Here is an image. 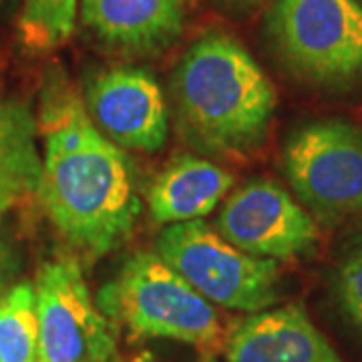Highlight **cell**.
I'll list each match as a JSON object with an SVG mask.
<instances>
[{
	"label": "cell",
	"instance_id": "1",
	"mask_svg": "<svg viewBox=\"0 0 362 362\" xmlns=\"http://www.w3.org/2000/svg\"><path fill=\"white\" fill-rule=\"evenodd\" d=\"M37 125L40 206L85 262L103 258L129 238L141 214L129 157L93 123L61 69L52 66L42 83Z\"/></svg>",
	"mask_w": 362,
	"mask_h": 362
},
{
	"label": "cell",
	"instance_id": "2",
	"mask_svg": "<svg viewBox=\"0 0 362 362\" xmlns=\"http://www.w3.org/2000/svg\"><path fill=\"white\" fill-rule=\"evenodd\" d=\"M180 123L195 147L238 156L259 147L276 111V89L232 35L207 33L183 54L173 81Z\"/></svg>",
	"mask_w": 362,
	"mask_h": 362
},
{
	"label": "cell",
	"instance_id": "3",
	"mask_svg": "<svg viewBox=\"0 0 362 362\" xmlns=\"http://www.w3.org/2000/svg\"><path fill=\"white\" fill-rule=\"evenodd\" d=\"M95 302L133 340L165 338L207 350L223 346L226 326L218 308L157 252L129 256L99 288Z\"/></svg>",
	"mask_w": 362,
	"mask_h": 362
},
{
	"label": "cell",
	"instance_id": "4",
	"mask_svg": "<svg viewBox=\"0 0 362 362\" xmlns=\"http://www.w3.org/2000/svg\"><path fill=\"white\" fill-rule=\"evenodd\" d=\"M156 252L214 306L252 314L280 298L278 262L238 250L204 220L168 226Z\"/></svg>",
	"mask_w": 362,
	"mask_h": 362
},
{
	"label": "cell",
	"instance_id": "5",
	"mask_svg": "<svg viewBox=\"0 0 362 362\" xmlns=\"http://www.w3.org/2000/svg\"><path fill=\"white\" fill-rule=\"evenodd\" d=\"M266 23L274 47L298 75L324 85L362 77L358 0H276Z\"/></svg>",
	"mask_w": 362,
	"mask_h": 362
},
{
	"label": "cell",
	"instance_id": "6",
	"mask_svg": "<svg viewBox=\"0 0 362 362\" xmlns=\"http://www.w3.org/2000/svg\"><path fill=\"white\" fill-rule=\"evenodd\" d=\"M284 171L300 204L320 218L362 209V127L326 119L292 133Z\"/></svg>",
	"mask_w": 362,
	"mask_h": 362
},
{
	"label": "cell",
	"instance_id": "7",
	"mask_svg": "<svg viewBox=\"0 0 362 362\" xmlns=\"http://www.w3.org/2000/svg\"><path fill=\"white\" fill-rule=\"evenodd\" d=\"M37 362H117V328L90 296L75 258L47 262L37 274Z\"/></svg>",
	"mask_w": 362,
	"mask_h": 362
},
{
	"label": "cell",
	"instance_id": "8",
	"mask_svg": "<svg viewBox=\"0 0 362 362\" xmlns=\"http://www.w3.org/2000/svg\"><path fill=\"white\" fill-rule=\"evenodd\" d=\"M216 230L238 250L274 262L306 256L318 240L306 207L268 180L235 189L221 207Z\"/></svg>",
	"mask_w": 362,
	"mask_h": 362
},
{
	"label": "cell",
	"instance_id": "9",
	"mask_svg": "<svg viewBox=\"0 0 362 362\" xmlns=\"http://www.w3.org/2000/svg\"><path fill=\"white\" fill-rule=\"evenodd\" d=\"M83 101L93 123L115 145L157 151L168 137V107L161 87L137 66H111L85 87Z\"/></svg>",
	"mask_w": 362,
	"mask_h": 362
},
{
	"label": "cell",
	"instance_id": "10",
	"mask_svg": "<svg viewBox=\"0 0 362 362\" xmlns=\"http://www.w3.org/2000/svg\"><path fill=\"white\" fill-rule=\"evenodd\" d=\"M226 362H342L302 304L252 312L226 328Z\"/></svg>",
	"mask_w": 362,
	"mask_h": 362
},
{
	"label": "cell",
	"instance_id": "11",
	"mask_svg": "<svg viewBox=\"0 0 362 362\" xmlns=\"http://www.w3.org/2000/svg\"><path fill=\"white\" fill-rule=\"evenodd\" d=\"M187 0H81V23L105 47L156 54L180 39Z\"/></svg>",
	"mask_w": 362,
	"mask_h": 362
},
{
	"label": "cell",
	"instance_id": "12",
	"mask_svg": "<svg viewBox=\"0 0 362 362\" xmlns=\"http://www.w3.org/2000/svg\"><path fill=\"white\" fill-rule=\"evenodd\" d=\"M233 187L226 169L199 157L183 156L163 169L147 192L149 214L157 223H183L206 218Z\"/></svg>",
	"mask_w": 362,
	"mask_h": 362
},
{
	"label": "cell",
	"instance_id": "13",
	"mask_svg": "<svg viewBox=\"0 0 362 362\" xmlns=\"http://www.w3.org/2000/svg\"><path fill=\"white\" fill-rule=\"evenodd\" d=\"M33 109L16 99L0 101V218L39 194L42 156Z\"/></svg>",
	"mask_w": 362,
	"mask_h": 362
},
{
	"label": "cell",
	"instance_id": "14",
	"mask_svg": "<svg viewBox=\"0 0 362 362\" xmlns=\"http://www.w3.org/2000/svg\"><path fill=\"white\" fill-rule=\"evenodd\" d=\"M78 0H25L16 18V40L28 54L63 47L75 30Z\"/></svg>",
	"mask_w": 362,
	"mask_h": 362
},
{
	"label": "cell",
	"instance_id": "15",
	"mask_svg": "<svg viewBox=\"0 0 362 362\" xmlns=\"http://www.w3.org/2000/svg\"><path fill=\"white\" fill-rule=\"evenodd\" d=\"M35 284L21 282L0 298V362H37Z\"/></svg>",
	"mask_w": 362,
	"mask_h": 362
},
{
	"label": "cell",
	"instance_id": "16",
	"mask_svg": "<svg viewBox=\"0 0 362 362\" xmlns=\"http://www.w3.org/2000/svg\"><path fill=\"white\" fill-rule=\"evenodd\" d=\"M334 296L344 318L362 332V238L338 262Z\"/></svg>",
	"mask_w": 362,
	"mask_h": 362
},
{
	"label": "cell",
	"instance_id": "17",
	"mask_svg": "<svg viewBox=\"0 0 362 362\" xmlns=\"http://www.w3.org/2000/svg\"><path fill=\"white\" fill-rule=\"evenodd\" d=\"M14 272H16V262H14L13 250L0 235V298L11 290L8 286H11Z\"/></svg>",
	"mask_w": 362,
	"mask_h": 362
},
{
	"label": "cell",
	"instance_id": "18",
	"mask_svg": "<svg viewBox=\"0 0 362 362\" xmlns=\"http://www.w3.org/2000/svg\"><path fill=\"white\" fill-rule=\"evenodd\" d=\"M226 2H230V4H242V6H246V4H256L259 0H226Z\"/></svg>",
	"mask_w": 362,
	"mask_h": 362
},
{
	"label": "cell",
	"instance_id": "19",
	"mask_svg": "<svg viewBox=\"0 0 362 362\" xmlns=\"http://www.w3.org/2000/svg\"><path fill=\"white\" fill-rule=\"evenodd\" d=\"M202 362H218V361H216L214 356H206V358H204V361H202Z\"/></svg>",
	"mask_w": 362,
	"mask_h": 362
},
{
	"label": "cell",
	"instance_id": "20",
	"mask_svg": "<svg viewBox=\"0 0 362 362\" xmlns=\"http://www.w3.org/2000/svg\"><path fill=\"white\" fill-rule=\"evenodd\" d=\"M6 2H11V0H0V6H2V4H6Z\"/></svg>",
	"mask_w": 362,
	"mask_h": 362
},
{
	"label": "cell",
	"instance_id": "21",
	"mask_svg": "<svg viewBox=\"0 0 362 362\" xmlns=\"http://www.w3.org/2000/svg\"><path fill=\"white\" fill-rule=\"evenodd\" d=\"M358 2H361V4H362V0H358Z\"/></svg>",
	"mask_w": 362,
	"mask_h": 362
}]
</instances>
